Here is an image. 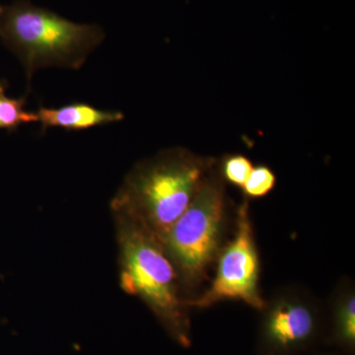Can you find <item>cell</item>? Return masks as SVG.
<instances>
[{
  "mask_svg": "<svg viewBox=\"0 0 355 355\" xmlns=\"http://www.w3.org/2000/svg\"><path fill=\"white\" fill-rule=\"evenodd\" d=\"M328 340L343 352H354L355 298L354 291L349 286L338 293L334 304Z\"/></svg>",
  "mask_w": 355,
  "mask_h": 355,
  "instance_id": "8",
  "label": "cell"
},
{
  "mask_svg": "<svg viewBox=\"0 0 355 355\" xmlns=\"http://www.w3.org/2000/svg\"><path fill=\"white\" fill-rule=\"evenodd\" d=\"M275 184L277 177L272 170L268 166L258 165L253 168L242 189L246 198H261L272 191Z\"/></svg>",
  "mask_w": 355,
  "mask_h": 355,
  "instance_id": "11",
  "label": "cell"
},
{
  "mask_svg": "<svg viewBox=\"0 0 355 355\" xmlns=\"http://www.w3.org/2000/svg\"><path fill=\"white\" fill-rule=\"evenodd\" d=\"M254 166L252 161L242 154H229L218 162V169L224 182L243 188L251 174Z\"/></svg>",
  "mask_w": 355,
  "mask_h": 355,
  "instance_id": "10",
  "label": "cell"
},
{
  "mask_svg": "<svg viewBox=\"0 0 355 355\" xmlns=\"http://www.w3.org/2000/svg\"><path fill=\"white\" fill-rule=\"evenodd\" d=\"M259 355H297L312 349L324 334L319 308L296 292H284L261 310Z\"/></svg>",
  "mask_w": 355,
  "mask_h": 355,
  "instance_id": "6",
  "label": "cell"
},
{
  "mask_svg": "<svg viewBox=\"0 0 355 355\" xmlns=\"http://www.w3.org/2000/svg\"><path fill=\"white\" fill-rule=\"evenodd\" d=\"M216 260V275L209 289L186 300L187 307L205 309L221 301L239 300L263 310L266 302L259 288L260 261L248 200L238 207L234 237L222 247Z\"/></svg>",
  "mask_w": 355,
  "mask_h": 355,
  "instance_id": "5",
  "label": "cell"
},
{
  "mask_svg": "<svg viewBox=\"0 0 355 355\" xmlns=\"http://www.w3.org/2000/svg\"><path fill=\"white\" fill-rule=\"evenodd\" d=\"M2 8H3V6H0V14H1Z\"/></svg>",
  "mask_w": 355,
  "mask_h": 355,
  "instance_id": "12",
  "label": "cell"
},
{
  "mask_svg": "<svg viewBox=\"0 0 355 355\" xmlns=\"http://www.w3.org/2000/svg\"><path fill=\"white\" fill-rule=\"evenodd\" d=\"M104 39L100 26L72 22L28 0H15L0 14V40L24 65L29 87L40 69H80Z\"/></svg>",
  "mask_w": 355,
  "mask_h": 355,
  "instance_id": "3",
  "label": "cell"
},
{
  "mask_svg": "<svg viewBox=\"0 0 355 355\" xmlns=\"http://www.w3.org/2000/svg\"><path fill=\"white\" fill-rule=\"evenodd\" d=\"M7 86L8 84L6 80H0V130L15 132L26 123H37V114L25 109L26 97L19 99L8 97Z\"/></svg>",
  "mask_w": 355,
  "mask_h": 355,
  "instance_id": "9",
  "label": "cell"
},
{
  "mask_svg": "<svg viewBox=\"0 0 355 355\" xmlns=\"http://www.w3.org/2000/svg\"><path fill=\"white\" fill-rule=\"evenodd\" d=\"M217 162L182 147L160 151L130 170L110 203L112 214L132 219L161 242Z\"/></svg>",
  "mask_w": 355,
  "mask_h": 355,
  "instance_id": "1",
  "label": "cell"
},
{
  "mask_svg": "<svg viewBox=\"0 0 355 355\" xmlns=\"http://www.w3.org/2000/svg\"><path fill=\"white\" fill-rule=\"evenodd\" d=\"M36 114L44 133L51 128L85 130L116 123L123 119L120 112L95 108L86 103H71L58 108L41 106Z\"/></svg>",
  "mask_w": 355,
  "mask_h": 355,
  "instance_id": "7",
  "label": "cell"
},
{
  "mask_svg": "<svg viewBox=\"0 0 355 355\" xmlns=\"http://www.w3.org/2000/svg\"><path fill=\"white\" fill-rule=\"evenodd\" d=\"M226 217L225 182L217 162L188 209L161 240L186 300L207 277L209 266L220 253Z\"/></svg>",
  "mask_w": 355,
  "mask_h": 355,
  "instance_id": "4",
  "label": "cell"
},
{
  "mask_svg": "<svg viewBox=\"0 0 355 355\" xmlns=\"http://www.w3.org/2000/svg\"><path fill=\"white\" fill-rule=\"evenodd\" d=\"M118 245L120 286L139 298L168 336L191 347L189 308L172 261L155 236L132 219L112 214Z\"/></svg>",
  "mask_w": 355,
  "mask_h": 355,
  "instance_id": "2",
  "label": "cell"
}]
</instances>
